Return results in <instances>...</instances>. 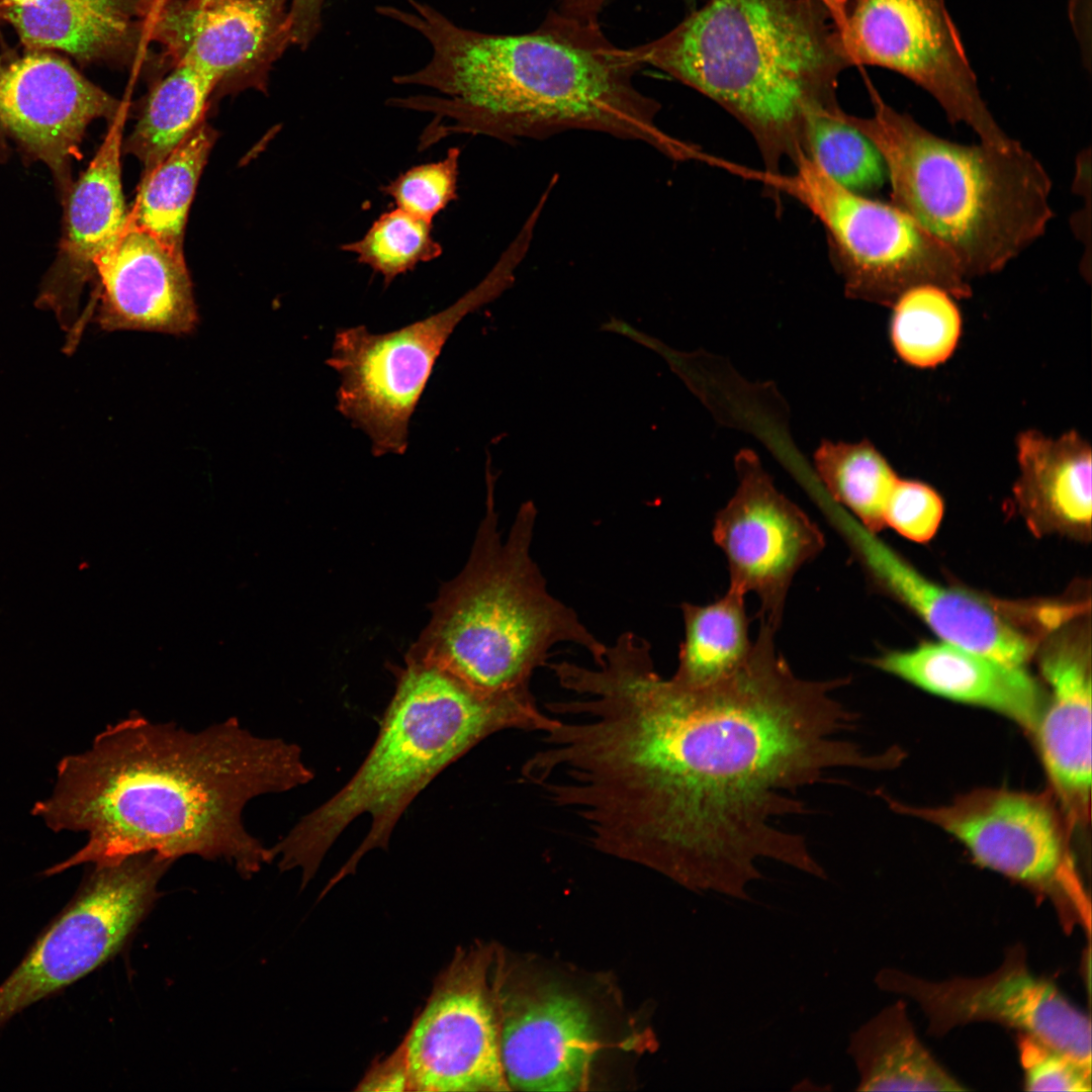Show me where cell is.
Masks as SVG:
<instances>
[{
    "mask_svg": "<svg viewBox=\"0 0 1092 1092\" xmlns=\"http://www.w3.org/2000/svg\"><path fill=\"white\" fill-rule=\"evenodd\" d=\"M775 634L760 624L744 663L704 687L663 678L634 634L580 670L547 762L554 804L596 849L742 901L762 858L826 879L780 820L805 812L798 792L832 770L890 756L843 738L856 719L835 696L847 678L798 676Z\"/></svg>",
    "mask_w": 1092,
    "mask_h": 1092,
    "instance_id": "obj_1",
    "label": "cell"
},
{
    "mask_svg": "<svg viewBox=\"0 0 1092 1092\" xmlns=\"http://www.w3.org/2000/svg\"><path fill=\"white\" fill-rule=\"evenodd\" d=\"M313 778L299 745L253 734L236 717L189 731L133 712L65 756L51 794L33 805L49 829L87 834L43 874L156 852L223 860L250 878L273 858L245 827V807Z\"/></svg>",
    "mask_w": 1092,
    "mask_h": 1092,
    "instance_id": "obj_2",
    "label": "cell"
},
{
    "mask_svg": "<svg viewBox=\"0 0 1092 1092\" xmlns=\"http://www.w3.org/2000/svg\"><path fill=\"white\" fill-rule=\"evenodd\" d=\"M408 3L410 10L377 11L415 29L432 48L423 68L393 82L443 96L387 100L389 106L434 115L420 149L455 133L510 143L582 129L642 142L675 161L694 158L695 147L657 125L660 104L635 85L642 66L630 48L614 44L600 24L552 9L532 31L487 33L461 27L429 4Z\"/></svg>",
    "mask_w": 1092,
    "mask_h": 1092,
    "instance_id": "obj_3",
    "label": "cell"
},
{
    "mask_svg": "<svg viewBox=\"0 0 1092 1092\" xmlns=\"http://www.w3.org/2000/svg\"><path fill=\"white\" fill-rule=\"evenodd\" d=\"M733 114L768 172L802 152L806 113L837 103L849 67L840 33L818 0H710L660 37L630 48Z\"/></svg>",
    "mask_w": 1092,
    "mask_h": 1092,
    "instance_id": "obj_4",
    "label": "cell"
},
{
    "mask_svg": "<svg viewBox=\"0 0 1092 1092\" xmlns=\"http://www.w3.org/2000/svg\"><path fill=\"white\" fill-rule=\"evenodd\" d=\"M405 662L378 735L357 771L269 847L280 871L300 870L302 888L360 815L371 817L370 829L324 893L354 874L367 852L387 849L410 804L472 747L499 731L543 732L554 723L531 691L483 695L434 665L410 656Z\"/></svg>",
    "mask_w": 1092,
    "mask_h": 1092,
    "instance_id": "obj_5",
    "label": "cell"
},
{
    "mask_svg": "<svg viewBox=\"0 0 1092 1092\" xmlns=\"http://www.w3.org/2000/svg\"><path fill=\"white\" fill-rule=\"evenodd\" d=\"M871 96L872 116L847 118L881 153L892 203L940 241L969 280L1002 270L1043 235L1052 182L1019 142L953 143Z\"/></svg>",
    "mask_w": 1092,
    "mask_h": 1092,
    "instance_id": "obj_6",
    "label": "cell"
},
{
    "mask_svg": "<svg viewBox=\"0 0 1092 1092\" xmlns=\"http://www.w3.org/2000/svg\"><path fill=\"white\" fill-rule=\"evenodd\" d=\"M488 485L486 513L469 559L440 592L430 623L406 656L496 696L530 691L534 671L559 643L584 648L595 664L607 645L547 590L531 555L535 506L520 507L503 541Z\"/></svg>",
    "mask_w": 1092,
    "mask_h": 1092,
    "instance_id": "obj_7",
    "label": "cell"
},
{
    "mask_svg": "<svg viewBox=\"0 0 1092 1092\" xmlns=\"http://www.w3.org/2000/svg\"><path fill=\"white\" fill-rule=\"evenodd\" d=\"M795 171L738 174L792 196L822 223L847 296L892 307L908 290L931 285L952 297L972 294L952 253L909 214L851 191L829 178L804 153Z\"/></svg>",
    "mask_w": 1092,
    "mask_h": 1092,
    "instance_id": "obj_8",
    "label": "cell"
},
{
    "mask_svg": "<svg viewBox=\"0 0 1092 1092\" xmlns=\"http://www.w3.org/2000/svg\"><path fill=\"white\" fill-rule=\"evenodd\" d=\"M529 247L518 235L474 288L435 314L388 333L365 326L337 332L326 360L340 379L337 410L368 437L373 455L406 451L411 418L447 340L468 313L513 284Z\"/></svg>",
    "mask_w": 1092,
    "mask_h": 1092,
    "instance_id": "obj_9",
    "label": "cell"
},
{
    "mask_svg": "<svg viewBox=\"0 0 1092 1092\" xmlns=\"http://www.w3.org/2000/svg\"><path fill=\"white\" fill-rule=\"evenodd\" d=\"M175 860L156 852L94 864L64 911L0 985V1028L115 954L147 915Z\"/></svg>",
    "mask_w": 1092,
    "mask_h": 1092,
    "instance_id": "obj_10",
    "label": "cell"
},
{
    "mask_svg": "<svg viewBox=\"0 0 1092 1092\" xmlns=\"http://www.w3.org/2000/svg\"><path fill=\"white\" fill-rule=\"evenodd\" d=\"M844 12L840 37L850 66L894 70L982 143L1001 149L1016 144L987 108L944 0H845Z\"/></svg>",
    "mask_w": 1092,
    "mask_h": 1092,
    "instance_id": "obj_11",
    "label": "cell"
},
{
    "mask_svg": "<svg viewBox=\"0 0 1092 1092\" xmlns=\"http://www.w3.org/2000/svg\"><path fill=\"white\" fill-rule=\"evenodd\" d=\"M894 808L952 835L981 866L1069 900L1089 921L1071 854L1073 831L1051 792L978 789L945 805Z\"/></svg>",
    "mask_w": 1092,
    "mask_h": 1092,
    "instance_id": "obj_12",
    "label": "cell"
},
{
    "mask_svg": "<svg viewBox=\"0 0 1092 1092\" xmlns=\"http://www.w3.org/2000/svg\"><path fill=\"white\" fill-rule=\"evenodd\" d=\"M831 523L873 579L945 642L1024 667L1067 619L1065 604L995 600L931 581L845 511Z\"/></svg>",
    "mask_w": 1092,
    "mask_h": 1092,
    "instance_id": "obj_13",
    "label": "cell"
},
{
    "mask_svg": "<svg viewBox=\"0 0 1092 1092\" xmlns=\"http://www.w3.org/2000/svg\"><path fill=\"white\" fill-rule=\"evenodd\" d=\"M486 963L479 951L462 949L437 978L396 1051L407 1091L509 1090Z\"/></svg>",
    "mask_w": 1092,
    "mask_h": 1092,
    "instance_id": "obj_14",
    "label": "cell"
},
{
    "mask_svg": "<svg viewBox=\"0 0 1092 1092\" xmlns=\"http://www.w3.org/2000/svg\"><path fill=\"white\" fill-rule=\"evenodd\" d=\"M884 991L915 1001L940 1036L974 1021H995L1028 1033L1091 1068V1024L1050 981L1027 968L1021 947H1013L1002 965L979 978L934 982L885 969L876 977Z\"/></svg>",
    "mask_w": 1092,
    "mask_h": 1092,
    "instance_id": "obj_15",
    "label": "cell"
},
{
    "mask_svg": "<svg viewBox=\"0 0 1092 1092\" xmlns=\"http://www.w3.org/2000/svg\"><path fill=\"white\" fill-rule=\"evenodd\" d=\"M738 484L716 515L713 538L725 555L729 586L759 601L760 623L778 630L795 574L825 538L814 521L775 486L751 450L735 457Z\"/></svg>",
    "mask_w": 1092,
    "mask_h": 1092,
    "instance_id": "obj_16",
    "label": "cell"
},
{
    "mask_svg": "<svg viewBox=\"0 0 1092 1092\" xmlns=\"http://www.w3.org/2000/svg\"><path fill=\"white\" fill-rule=\"evenodd\" d=\"M123 107L51 51L0 54V127L53 172L64 195L87 126Z\"/></svg>",
    "mask_w": 1092,
    "mask_h": 1092,
    "instance_id": "obj_17",
    "label": "cell"
},
{
    "mask_svg": "<svg viewBox=\"0 0 1092 1092\" xmlns=\"http://www.w3.org/2000/svg\"><path fill=\"white\" fill-rule=\"evenodd\" d=\"M124 107L109 121L95 156L64 195V224L59 251L36 298L67 333V349L79 339V304L95 276L96 261L121 237L128 224L121 180Z\"/></svg>",
    "mask_w": 1092,
    "mask_h": 1092,
    "instance_id": "obj_18",
    "label": "cell"
},
{
    "mask_svg": "<svg viewBox=\"0 0 1092 1092\" xmlns=\"http://www.w3.org/2000/svg\"><path fill=\"white\" fill-rule=\"evenodd\" d=\"M1055 630L1039 652L1051 694L1032 732L1051 793L1070 828H1083L1091 809V648L1083 625Z\"/></svg>",
    "mask_w": 1092,
    "mask_h": 1092,
    "instance_id": "obj_19",
    "label": "cell"
},
{
    "mask_svg": "<svg viewBox=\"0 0 1092 1092\" xmlns=\"http://www.w3.org/2000/svg\"><path fill=\"white\" fill-rule=\"evenodd\" d=\"M498 1043L508 1085L565 1092L585 1083L597 1048L587 1004L550 985L499 996Z\"/></svg>",
    "mask_w": 1092,
    "mask_h": 1092,
    "instance_id": "obj_20",
    "label": "cell"
},
{
    "mask_svg": "<svg viewBox=\"0 0 1092 1092\" xmlns=\"http://www.w3.org/2000/svg\"><path fill=\"white\" fill-rule=\"evenodd\" d=\"M96 321L105 332L142 331L181 336L198 314L182 251L128 220L118 241L95 263Z\"/></svg>",
    "mask_w": 1092,
    "mask_h": 1092,
    "instance_id": "obj_21",
    "label": "cell"
},
{
    "mask_svg": "<svg viewBox=\"0 0 1092 1092\" xmlns=\"http://www.w3.org/2000/svg\"><path fill=\"white\" fill-rule=\"evenodd\" d=\"M288 0H171L153 32L178 64L219 81L265 65L291 42Z\"/></svg>",
    "mask_w": 1092,
    "mask_h": 1092,
    "instance_id": "obj_22",
    "label": "cell"
},
{
    "mask_svg": "<svg viewBox=\"0 0 1092 1092\" xmlns=\"http://www.w3.org/2000/svg\"><path fill=\"white\" fill-rule=\"evenodd\" d=\"M872 663L931 694L999 713L1030 735L1045 700L1024 667L945 641L890 651Z\"/></svg>",
    "mask_w": 1092,
    "mask_h": 1092,
    "instance_id": "obj_23",
    "label": "cell"
},
{
    "mask_svg": "<svg viewBox=\"0 0 1092 1092\" xmlns=\"http://www.w3.org/2000/svg\"><path fill=\"white\" fill-rule=\"evenodd\" d=\"M1014 497L1037 534L1085 538L1091 531V447L1076 431L1051 438L1035 430L1017 437Z\"/></svg>",
    "mask_w": 1092,
    "mask_h": 1092,
    "instance_id": "obj_24",
    "label": "cell"
},
{
    "mask_svg": "<svg viewBox=\"0 0 1092 1092\" xmlns=\"http://www.w3.org/2000/svg\"><path fill=\"white\" fill-rule=\"evenodd\" d=\"M151 0H0V20L26 50L59 51L81 64L129 49Z\"/></svg>",
    "mask_w": 1092,
    "mask_h": 1092,
    "instance_id": "obj_25",
    "label": "cell"
},
{
    "mask_svg": "<svg viewBox=\"0 0 1092 1092\" xmlns=\"http://www.w3.org/2000/svg\"><path fill=\"white\" fill-rule=\"evenodd\" d=\"M847 1054L858 1074V1091L967 1089L921 1043L903 1001L852 1031Z\"/></svg>",
    "mask_w": 1092,
    "mask_h": 1092,
    "instance_id": "obj_26",
    "label": "cell"
},
{
    "mask_svg": "<svg viewBox=\"0 0 1092 1092\" xmlns=\"http://www.w3.org/2000/svg\"><path fill=\"white\" fill-rule=\"evenodd\" d=\"M680 609L685 633L671 678L698 688L734 673L747 659L753 642L745 595L728 587L712 603H684Z\"/></svg>",
    "mask_w": 1092,
    "mask_h": 1092,
    "instance_id": "obj_27",
    "label": "cell"
},
{
    "mask_svg": "<svg viewBox=\"0 0 1092 1092\" xmlns=\"http://www.w3.org/2000/svg\"><path fill=\"white\" fill-rule=\"evenodd\" d=\"M215 139L216 132L201 122L162 162L143 173L129 222L183 252L188 212Z\"/></svg>",
    "mask_w": 1092,
    "mask_h": 1092,
    "instance_id": "obj_28",
    "label": "cell"
},
{
    "mask_svg": "<svg viewBox=\"0 0 1092 1092\" xmlns=\"http://www.w3.org/2000/svg\"><path fill=\"white\" fill-rule=\"evenodd\" d=\"M216 85L212 78L185 64H178L156 85L124 143L125 151L142 162L144 173L162 162L202 122Z\"/></svg>",
    "mask_w": 1092,
    "mask_h": 1092,
    "instance_id": "obj_29",
    "label": "cell"
},
{
    "mask_svg": "<svg viewBox=\"0 0 1092 1092\" xmlns=\"http://www.w3.org/2000/svg\"><path fill=\"white\" fill-rule=\"evenodd\" d=\"M814 461L830 499L874 533L886 526L885 507L899 477L870 441L823 440Z\"/></svg>",
    "mask_w": 1092,
    "mask_h": 1092,
    "instance_id": "obj_30",
    "label": "cell"
},
{
    "mask_svg": "<svg viewBox=\"0 0 1092 1092\" xmlns=\"http://www.w3.org/2000/svg\"><path fill=\"white\" fill-rule=\"evenodd\" d=\"M802 152L829 178L857 193L883 186L887 170L872 141L837 103L816 106L804 118Z\"/></svg>",
    "mask_w": 1092,
    "mask_h": 1092,
    "instance_id": "obj_31",
    "label": "cell"
},
{
    "mask_svg": "<svg viewBox=\"0 0 1092 1092\" xmlns=\"http://www.w3.org/2000/svg\"><path fill=\"white\" fill-rule=\"evenodd\" d=\"M892 307L891 340L904 362L929 368L943 363L953 353L962 320L946 291L931 285L918 286L905 292Z\"/></svg>",
    "mask_w": 1092,
    "mask_h": 1092,
    "instance_id": "obj_32",
    "label": "cell"
},
{
    "mask_svg": "<svg viewBox=\"0 0 1092 1092\" xmlns=\"http://www.w3.org/2000/svg\"><path fill=\"white\" fill-rule=\"evenodd\" d=\"M340 249L355 254L359 263L382 275L386 286L443 252L432 236V222L397 207L382 213L360 240Z\"/></svg>",
    "mask_w": 1092,
    "mask_h": 1092,
    "instance_id": "obj_33",
    "label": "cell"
},
{
    "mask_svg": "<svg viewBox=\"0 0 1092 1092\" xmlns=\"http://www.w3.org/2000/svg\"><path fill=\"white\" fill-rule=\"evenodd\" d=\"M459 157L460 150L451 148L443 160L412 167L380 190L397 208L432 222L457 199Z\"/></svg>",
    "mask_w": 1092,
    "mask_h": 1092,
    "instance_id": "obj_34",
    "label": "cell"
},
{
    "mask_svg": "<svg viewBox=\"0 0 1092 1092\" xmlns=\"http://www.w3.org/2000/svg\"><path fill=\"white\" fill-rule=\"evenodd\" d=\"M1017 1046L1028 1091H1091V1068L1064 1052L1019 1031Z\"/></svg>",
    "mask_w": 1092,
    "mask_h": 1092,
    "instance_id": "obj_35",
    "label": "cell"
},
{
    "mask_svg": "<svg viewBox=\"0 0 1092 1092\" xmlns=\"http://www.w3.org/2000/svg\"><path fill=\"white\" fill-rule=\"evenodd\" d=\"M943 514L937 492L916 480L898 479L884 511L885 525L902 536L926 542L936 532Z\"/></svg>",
    "mask_w": 1092,
    "mask_h": 1092,
    "instance_id": "obj_36",
    "label": "cell"
},
{
    "mask_svg": "<svg viewBox=\"0 0 1092 1092\" xmlns=\"http://www.w3.org/2000/svg\"><path fill=\"white\" fill-rule=\"evenodd\" d=\"M326 0H291L289 23L291 42L306 48L317 34L322 25V12Z\"/></svg>",
    "mask_w": 1092,
    "mask_h": 1092,
    "instance_id": "obj_37",
    "label": "cell"
},
{
    "mask_svg": "<svg viewBox=\"0 0 1092 1092\" xmlns=\"http://www.w3.org/2000/svg\"><path fill=\"white\" fill-rule=\"evenodd\" d=\"M362 1090L407 1091L406 1076L397 1052L385 1060L361 1084Z\"/></svg>",
    "mask_w": 1092,
    "mask_h": 1092,
    "instance_id": "obj_38",
    "label": "cell"
},
{
    "mask_svg": "<svg viewBox=\"0 0 1092 1092\" xmlns=\"http://www.w3.org/2000/svg\"><path fill=\"white\" fill-rule=\"evenodd\" d=\"M601 330L623 335L650 349H657V345L654 339L639 332L624 321L612 317L609 322L605 323L601 327Z\"/></svg>",
    "mask_w": 1092,
    "mask_h": 1092,
    "instance_id": "obj_39",
    "label": "cell"
},
{
    "mask_svg": "<svg viewBox=\"0 0 1092 1092\" xmlns=\"http://www.w3.org/2000/svg\"><path fill=\"white\" fill-rule=\"evenodd\" d=\"M828 11L835 27L840 33L845 21V0H818Z\"/></svg>",
    "mask_w": 1092,
    "mask_h": 1092,
    "instance_id": "obj_40",
    "label": "cell"
},
{
    "mask_svg": "<svg viewBox=\"0 0 1092 1092\" xmlns=\"http://www.w3.org/2000/svg\"><path fill=\"white\" fill-rule=\"evenodd\" d=\"M685 1H686L687 3H689V4H690V3H693V2H694V0H685Z\"/></svg>",
    "mask_w": 1092,
    "mask_h": 1092,
    "instance_id": "obj_41",
    "label": "cell"
},
{
    "mask_svg": "<svg viewBox=\"0 0 1092 1092\" xmlns=\"http://www.w3.org/2000/svg\"><path fill=\"white\" fill-rule=\"evenodd\" d=\"M1 21V20H0Z\"/></svg>",
    "mask_w": 1092,
    "mask_h": 1092,
    "instance_id": "obj_42",
    "label": "cell"
}]
</instances>
